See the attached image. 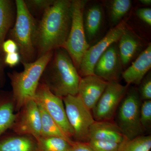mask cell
<instances>
[{
  "mask_svg": "<svg viewBox=\"0 0 151 151\" xmlns=\"http://www.w3.org/2000/svg\"><path fill=\"white\" fill-rule=\"evenodd\" d=\"M151 68V44L140 53L132 65L122 72L127 84L139 85Z\"/></svg>",
  "mask_w": 151,
  "mask_h": 151,
  "instance_id": "cell-14",
  "label": "cell"
},
{
  "mask_svg": "<svg viewBox=\"0 0 151 151\" xmlns=\"http://www.w3.org/2000/svg\"><path fill=\"white\" fill-rule=\"evenodd\" d=\"M53 51L40 57L34 62L22 63L24 70L8 73L12 88V97L17 111L27 102L34 100L42 76Z\"/></svg>",
  "mask_w": 151,
  "mask_h": 151,
  "instance_id": "cell-3",
  "label": "cell"
},
{
  "mask_svg": "<svg viewBox=\"0 0 151 151\" xmlns=\"http://www.w3.org/2000/svg\"><path fill=\"white\" fill-rule=\"evenodd\" d=\"M126 138L117 124L109 121H95L89 129V141L93 140L120 144Z\"/></svg>",
  "mask_w": 151,
  "mask_h": 151,
  "instance_id": "cell-15",
  "label": "cell"
},
{
  "mask_svg": "<svg viewBox=\"0 0 151 151\" xmlns=\"http://www.w3.org/2000/svg\"><path fill=\"white\" fill-rule=\"evenodd\" d=\"M81 78L68 52L61 47L53 50L40 82L52 93L62 98L68 95H77Z\"/></svg>",
  "mask_w": 151,
  "mask_h": 151,
  "instance_id": "cell-2",
  "label": "cell"
},
{
  "mask_svg": "<svg viewBox=\"0 0 151 151\" xmlns=\"http://www.w3.org/2000/svg\"><path fill=\"white\" fill-rule=\"evenodd\" d=\"M14 124V131L20 135L30 136L37 140L41 134V121L38 105L34 100L27 102Z\"/></svg>",
  "mask_w": 151,
  "mask_h": 151,
  "instance_id": "cell-11",
  "label": "cell"
},
{
  "mask_svg": "<svg viewBox=\"0 0 151 151\" xmlns=\"http://www.w3.org/2000/svg\"><path fill=\"white\" fill-rule=\"evenodd\" d=\"M2 50L4 54L18 52L17 44L13 40L9 39L5 41L3 43Z\"/></svg>",
  "mask_w": 151,
  "mask_h": 151,
  "instance_id": "cell-31",
  "label": "cell"
},
{
  "mask_svg": "<svg viewBox=\"0 0 151 151\" xmlns=\"http://www.w3.org/2000/svg\"><path fill=\"white\" fill-rule=\"evenodd\" d=\"M103 11L98 4L93 5L84 13V25L86 40L91 42L99 33L103 20Z\"/></svg>",
  "mask_w": 151,
  "mask_h": 151,
  "instance_id": "cell-18",
  "label": "cell"
},
{
  "mask_svg": "<svg viewBox=\"0 0 151 151\" xmlns=\"http://www.w3.org/2000/svg\"><path fill=\"white\" fill-rule=\"evenodd\" d=\"M4 53L0 55V85L2 84L5 79V68L6 65L4 62Z\"/></svg>",
  "mask_w": 151,
  "mask_h": 151,
  "instance_id": "cell-33",
  "label": "cell"
},
{
  "mask_svg": "<svg viewBox=\"0 0 151 151\" xmlns=\"http://www.w3.org/2000/svg\"><path fill=\"white\" fill-rule=\"evenodd\" d=\"M15 2L16 17L8 34L9 39L17 44L22 63L34 62L37 58L36 37L38 20L30 13L24 0Z\"/></svg>",
  "mask_w": 151,
  "mask_h": 151,
  "instance_id": "cell-4",
  "label": "cell"
},
{
  "mask_svg": "<svg viewBox=\"0 0 151 151\" xmlns=\"http://www.w3.org/2000/svg\"><path fill=\"white\" fill-rule=\"evenodd\" d=\"M130 0H113L110 4V17L113 24L117 25L121 22L122 19L129 11L132 6Z\"/></svg>",
  "mask_w": 151,
  "mask_h": 151,
  "instance_id": "cell-24",
  "label": "cell"
},
{
  "mask_svg": "<svg viewBox=\"0 0 151 151\" xmlns=\"http://www.w3.org/2000/svg\"><path fill=\"white\" fill-rule=\"evenodd\" d=\"M119 55L122 66L128 65L134 59L142 47L139 39L127 28L119 40Z\"/></svg>",
  "mask_w": 151,
  "mask_h": 151,
  "instance_id": "cell-16",
  "label": "cell"
},
{
  "mask_svg": "<svg viewBox=\"0 0 151 151\" xmlns=\"http://www.w3.org/2000/svg\"><path fill=\"white\" fill-rule=\"evenodd\" d=\"M140 2L142 3L143 5L146 6L151 5V0H140Z\"/></svg>",
  "mask_w": 151,
  "mask_h": 151,
  "instance_id": "cell-34",
  "label": "cell"
},
{
  "mask_svg": "<svg viewBox=\"0 0 151 151\" xmlns=\"http://www.w3.org/2000/svg\"><path fill=\"white\" fill-rule=\"evenodd\" d=\"M4 62L6 66L13 67L21 62V58L18 52L4 54Z\"/></svg>",
  "mask_w": 151,
  "mask_h": 151,
  "instance_id": "cell-29",
  "label": "cell"
},
{
  "mask_svg": "<svg viewBox=\"0 0 151 151\" xmlns=\"http://www.w3.org/2000/svg\"><path fill=\"white\" fill-rule=\"evenodd\" d=\"M140 116L141 124L145 130L151 123V100H144L141 104Z\"/></svg>",
  "mask_w": 151,
  "mask_h": 151,
  "instance_id": "cell-26",
  "label": "cell"
},
{
  "mask_svg": "<svg viewBox=\"0 0 151 151\" xmlns=\"http://www.w3.org/2000/svg\"><path fill=\"white\" fill-rule=\"evenodd\" d=\"M129 85L124 86L118 81L108 82L102 96L92 110L95 121H109L113 118L128 90Z\"/></svg>",
  "mask_w": 151,
  "mask_h": 151,
  "instance_id": "cell-9",
  "label": "cell"
},
{
  "mask_svg": "<svg viewBox=\"0 0 151 151\" xmlns=\"http://www.w3.org/2000/svg\"><path fill=\"white\" fill-rule=\"evenodd\" d=\"M126 29L125 22H122L96 44L89 47L82 58L78 70L80 77L94 75V67L97 60L109 47L119 41Z\"/></svg>",
  "mask_w": 151,
  "mask_h": 151,
  "instance_id": "cell-10",
  "label": "cell"
},
{
  "mask_svg": "<svg viewBox=\"0 0 151 151\" xmlns=\"http://www.w3.org/2000/svg\"><path fill=\"white\" fill-rule=\"evenodd\" d=\"M88 143L94 151H118L120 144L93 140H89Z\"/></svg>",
  "mask_w": 151,
  "mask_h": 151,
  "instance_id": "cell-27",
  "label": "cell"
},
{
  "mask_svg": "<svg viewBox=\"0 0 151 151\" xmlns=\"http://www.w3.org/2000/svg\"><path fill=\"white\" fill-rule=\"evenodd\" d=\"M71 2L55 0L37 21L36 45L37 58L64 47L71 27Z\"/></svg>",
  "mask_w": 151,
  "mask_h": 151,
  "instance_id": "cell-1",
  "label": "cell"
},
{
  "mask_svg": "<svg viewBox=\"0 0 151 151\" xmlns=\"http://www.w3.org/2000/svg\"><path fill=\"white\" fill-rule=\"evenodd\" d=\"M0 103V136L12 127L17 118L13 100H5Z\"/></svg>",
  "mask_w": 151,
  "mask_h": 151,
  "instance_id": "cell-21",
  "label": "cell"
},
{
  "mask_svg": "<svg viewBox=\"0 0 151 151\" xmlns=\"http://www.w3.org/2000/svg\"><path fill=\"white\" fill-rule=\"evenodd\" d=\"M137 16L142 21L151 26V9L150 8H141L136 12Z\"/></svg>",
  "mask_w": 151,
  "mask_h": 151,
  "instance_id": "cell-30",
  "label": "cell"
},
{
  "mask_svg": "<svg viewBox=\"0 0 151 151\" xmlns=\"http://www.w3.org/2000/svg\"><path fill=\"white\" fill-rule=\"evenodd\" d=\"M38 106L41 121V137L62 138L70 143H72L73 140L65 134L56 122L47 113L43 108L40 105H38Z\"/></svg>",
  "mask_w": 151,
  "mask_h": 151,
  "instance_id": "cell-20",
  "label": "cell"
},
{
  "mask_svg": "<svg viewBox=\"0 0 151 151\" xmlns=\"http://www.w3.org/2000/svg\"><path fill=\"white\" fill-rule=\"evenodd\" d=\"M122 68L118 46L113 43L97 60L94 67V75L107 82L118 81Z\"/></svg>",
  "mask_w": 151,
  "mask_h": 151,
  "instance_id": "cell-12",
  "label": "cell"
},
{
  "mask_svg": "<svg viewBox=\"0 0 151 151\" xmlns=\"http://www.w3.org/2000/svg\"><path fill=\"white\" fill-rule=\"evenodd\" d=\"M37 151H69L71 143L59 137H40L37 140Z\"/></svg>",
  "mask_w": 151,
  "mask_h": 151,
  "instance_id": "cell-22",
  "label": "cell"
},
{
  "mask_svg": "<svg viewBox=\"0 0 151 151\" xmlns=\"http://www.w3.org/2000/svg\"><path fill=\"white\" fill-rule=\"evenodd\" d=\"M141 100L138 90L132 88L127 91L118 107L117 125L126 139L142 136L145 130L140 122Z\"/></svg>",
  "mask_w": 151,
  "mask_h": 151,
  "instance_id": "cell-6",
  "label": "cell"
},
{
  "mask_svg": "<svg viewBox=\"0 0 151 151\" xmlns=\"http://www.w3.org/2000/svg\"><path fill=\"white\" fill-rule=\"evenodd\" d=\"M139 94L141 99L144 100H151V75L149 72L140 83Z\"/></svg>",
  "mask_w": 151,
  "mask_h": 151,
  "instance_id": "cell-28",
  "label": "cell"
},
{
  "mask_svg": "<svg viewBox=\"0 0 151 151\" xmlns=\"http://www.w3.org/2000/svg\"><path fill=\"white\" fill-rule=\"evenodd\" d=\"M55 0H25L28 10L35 18L40 17L53 4Z\"/></svg>",
  "mask_w": 151,
  "mask_h": 151,
  "instance_id": "cell-25",
  "label": "cell"
},
{
  "mask_svg": "<svg viewBox=\"0 0 151 151\" xmlns=\"http://www.w3.org/2000/svg\"><path fill=\"white\" fill-rule=\"evenodd\" d=\"M150 136H139L134 139H125L119 144L118 151H150Z\"/></svg>",
  "mask_w": 151,
  "mask_h": 151,
  "instance_id": "cell-23",
  "label": "cell"
},
{
  "mask_svg": "<svg viewBox=\"0 0 151 151\" xmlns=\"http://www.w3.org/2000/svg\"><path fill=\"white\" fill-rule=\"evenodd\" d=\"M0 151H37L36 140L26 135L6 138L0 141Z\"/></svg>",
  "mask_w": 151,
  "mask_h": 151,
  "instance_id": "cell-19",
  "label": "cell"
},
{
  "mask_svg": "<svg viewBox=\"0 0 151 151\" xmlns=\"http://www.w3.org/2000/svg\"><path fill=\"white\" fill-rule=\"evenodd\" d=\"M34 100L44 109L68 137L72 139L73 131L68 120L63 99L40 82Z\"/></svg>",
  "mask_w": 151,
  "mask_h": 151,
  "instance_id": "cell-8",
  "label": "cell"
},
{
  "mask_svg": "<svg viewBox=\"0 0 151 151\" xmlns=\"http://www.w3.org/2000/svg\"><path fill=\"white\" fill-rule=\"evenodd\" d=\"M69 151H94L88 142L73 141Z\"/></svg>",
  "mask_w": 151,
  "mask_h": 151,
  "instance_id": "cell-32",
  "label": "cell"
},
{
  "mask_svg": "<svg viewBox=\"0 0 151 151\" xmlns=\"http://www.w3.org/2000/svg\"><path fill=\"white\" fill-rule=\"evenodd\" d=\"M68 122L76 142H88L89 129L95 122L93 116L78 95L62 98Z\"/></svg>",
  "mask_w": 151,
  "mask_h": 151,
  "instance_id": "cell-7",
  "label": "cell"
},
{
  "mask_svg": "<svg viewBox=\"0 0 151 151\" xmlns=\"http://www.w3.org/2000/svg\"><path fill=\"white\" fill-rule=\"evenodd\" d=\"M16 17L15 1L0 0V55L4 53L2 50L3 43L14 24Z\"/></svg>",
  "mask_w": 151,
  "mask_h": 151,
  "instance_id": "cell-17",
  "label": "cell"
},
{
  "mask_svg": "<svg viewBox=\"0 0 151 151\" xmlns=\"http://www.w3.org/2000/svg\"><path fill=\"white\" fill-rule=\"evenodd\" d=\"M108 83L107 81L94 75L81 77L77 95L91 111L102 96Z\"/></svg>",
  "mask_w": 151,
  "mask_h": 151,
  "instance_id": "cell-13",
  "label": "cell"
},
{
  "mask_svg": "<svg viewBox=\"0 0 151 151\" xmlns=\"http://www.w3.org/2000/svg\"><path fill=\"white\" fill-rule=\"evenodd\" d=\"M71 2V27L63 48L70 55L77 70L84 54L89 48L84 25V13L87 1L73 0Z\"/></svg>",
  "mask_w": 151,
  "mask_h": 151,
  "instance_id": "cell-5",
  "label": "cell"
}]
</instances>
